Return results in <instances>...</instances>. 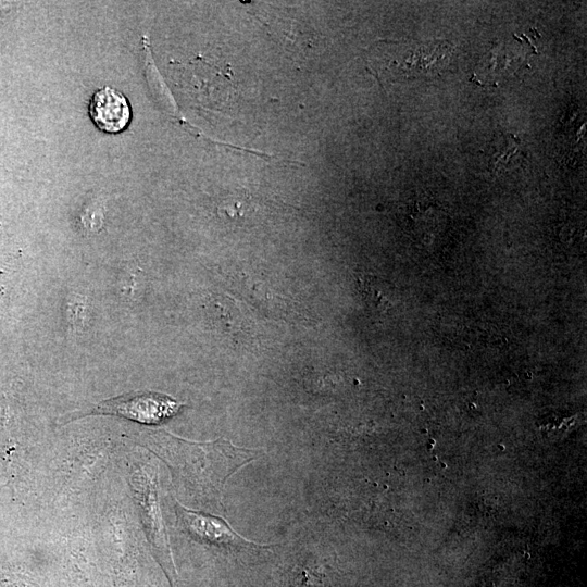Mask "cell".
Segmentation results:
<instances>
[{"label":"cell","instance_id":"cell-3","mask_svg":"<svg viewBox=\"0 0 587 587\" xmlns=\"http://www.w3.org/2000/svg\"><path fill=\"white\" fill-rule=\"evenodd\" d=\"M177 513L185 527L197 538L229 550L259 549V546L238 535L217 516L192 512L177 505Z\"/></svg>","mask_w":587,"mask_h":587},{"label":"cell","instance_id":"cell-4","mask_svg":"<svg viewBox=\"0 0 587 587\" xmlns=\"http://www.w3.org/2000/svg\"><path fill=\"white\" fill-rule=\"evenodd\" d=\"M89 114L100 129L118 133L129 123L130 108L120 91L105 86L93 95L89 104Z\"/></svg>","mask_w":587,"mask_h":587},{"label":"cell","instance_id":"cell-1","mask_svg":"<svg viewBox=\"0 0 587 587\" xmlns=\"http://www.w3.org/2000/svg\"><path fill=\"white\" fill-rule=\"evenodd\" d=\"M451 46L444 41L424 43L378 42L367 62L379 79L397 80L435 76L449 63Z\"/></svg>","mask_w":587,"mask_h":587},{"label":"cell","instance_id":"cell-2","mask_svg":"<svg viewBox=\"0 0 587 587\" xmlns=\"http://www.w3.org/2000/svg\"><path fill=\"white\" fill-rule=\"evenodd\" d=\"M182 403L170 396L143 391L133 392L101 402L99 413L116 414L140 423L158 424L175 415Z\"/></svg>","mask_w":587,"mask_h":587}]
</instances>
